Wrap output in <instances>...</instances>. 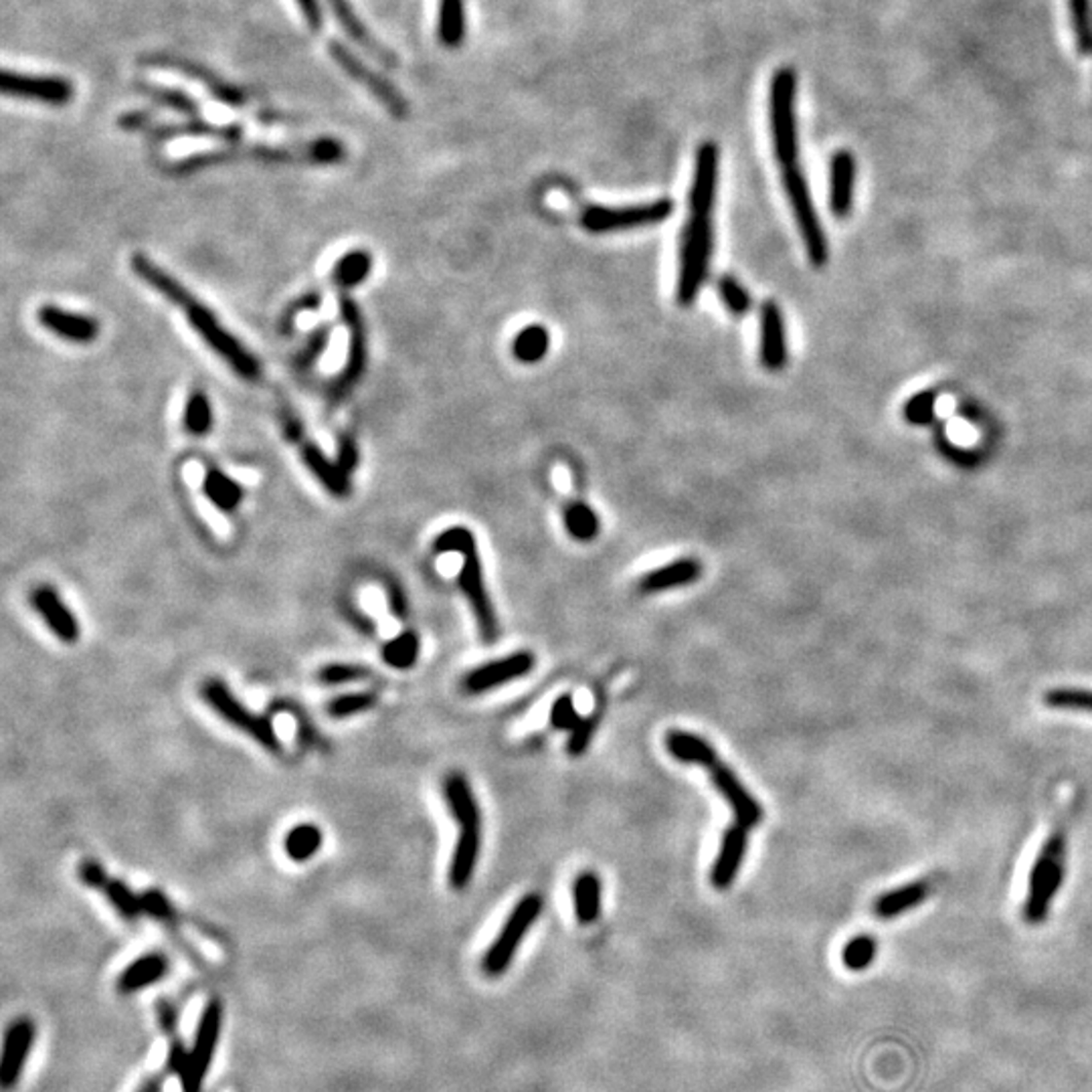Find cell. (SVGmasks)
Instances as JSON below:
<instances>
[{"label":"cell","mask_w":1092,"mask_h":1092,"mask_svg":"<svg viewBox=\"0 0 1092 1092\" xmlns=\"http://www.w3.org/2000/svg\"><path fill=\"white\" fill-rule=\"evenodd\" d=\"M134 274L146 282L150 288H154L160 296H165L169 302L175 303L184 310L190 326L196 330V334L225 361L245 380H257L261 376V364L243 347L242 342L219 322V318L205 305L198 302L192 292H188L177 278H173L169 271L158 267L148 255L136 253L130 261Z\"/></svg>","instance_id":"6da1fadb"},{"label":"cell","mask_w":1092,"mask_h":1092,"mask_svg":"<svg viewBox=\"0 0 1092 1092\" xmlns=\"http://www.w3.org/2000/svg\"><path fill=\"white\" fill-rule=\"evenodd\" d=\"M347 148L336 138H316L302 144H249V146H227L207 152H194L179 160L165 165V171L171 175L186 177L211 167L231 165L240 160H257L269 165H336L344 160Z\"/></svg>","instance_id":"7a4b0ae2"},{"label":"cell","mask_w":1092,"mask_h":1092,"mask_svg":"<svg viewBox=\"0 0 1092 1092\" xmlns=\"http://www.w3.org/2000/svg\"><path fill=\"white\" fill-rule=\"evenodd\" d=\"M1070 817H1062L1046 838L1040 849L1028 880V895L1024 901V918L1031 926L1042 924L1064 884L1066 853H1068Z\"/></svg>","instance_id":"3957f363"},{"label":"cell","mask_w":1092,"mask_h":1092,"mask_svg":"<svg viewBox=\"0 0 1092 1092\" xmlns=\"http://www.w3.org/2000/svg\"><path fill=\"white\" fill-rule=\"evenodd\" d=\"M433 550L437 554L460 552L464 556V565H462L460 579H458L460 581V589L464 591L466 599L470 602V606L474 609L482 640L487 642V644L496 642V638L500 633V625H498L496 611H494V606H492L489 595H487V589H485L482 562H480V554H478V546H476L474 535L468 529H464V526L447 529L433 541Z\"/></svg>","instance_id":"277c9868"},{"label":"cell","mask_w":1092,"mask_h":1092,"mask_svg":"<svg viewBox=\"0 0 1092 1092\" xmlns=\"http://www.w3.org/2000/svg\"><path fill=\"white\" fill-rule=\"evenodd\" d=\"M715 253V223L713 215L688 217L680 235V259H678V286L676 300L682 305L696 302L708 274Z\"/></svg>","instance_id":"5b68a950"},{"label":"cell","mask_w":1092,"mask_h":1092,"mask_svg":"<svg viewBox=\"0 0 1092 1092\" xmlns=\"http://www.w3.org/2000/svg\"><path fill=\"white\" fill-rule=\"evenodd\" d=\"M201 698L205 700V704L209 708L215 711V715L221 721H225L227 725L238 728L240 732H245L249 738H253L267 753L276 755V753L282 751V740H280L276 728L271 725V721L265 719V717L253 715L247 706H243L242 702L238 700V696L231 692V688L223 680L209 678L201 686Z\"/></svg>","instance_id":"8992f818"},{"label":"cell","mask_w":1092,"mask_h":1092,"mask_svg":"<svg viewBox=\"0 0 1092 1092\" xmlns=\"http://www.w3.org/2000/svg\"><path fill=\"white\" fill-rule=\"evenodd\" d=\"M797 73L791 67H781L775 71L769 92V120H771V138L773 150L779 165L786 169L797 165L799 144H797Z\"/></svg>","instance_id":"52a82bcc"},{"label":"cell","mask_w":1092,"mask_h":1092,"mask_svg":"<svg viewBox=\"0 0 1092 1092\" xmlns=\"http://www.w3.org/2000/svg\"><path fill=\"white\" fill-rule=\"evenodd\" d=\"M784 188L788 194L789 205L793 211V217L797 221L799 233L805 243L807 257L811 265L824 267L828 263V238L822 229L820 217L815 213V205L811 198L809 184L805 181L801 169L797 165H791L784 169Z\"/></svg>","instance_id":"ba28073f"},{"label":"cell","mask_w":1092,"mask_h":1092,"mask_svg":"<svg viewBox=\"0 0 1092 1092\" xmlns=\"http://www.w3.org/2000/svg\"><path fill=\"white\" fill-rule=\"evenodd\" d=\"M221 1028H223V1004L219 999H209L201 1014L196 1031H194L192 1048L188 1050L184 1068L179 1075L182 1092H201L203 1089V1083L215 1060V1052L221 1040Z\"/></svg>","instance_id":"9c48e42d"},{"label":"cell","mask_w":1092,"mask_h":1092,"mask_svg":"<svg viewBox=\"0 0 1092 1092\" xmlns=\"http://www.w3.org/2000/svg\"><path fill=\"white\" fill-rule=\"evenodd\" d=\"M674 213V203L669 198H658L652 203L631 205V207H587L581 215V225L589 233H615L629 231L638 227H650L664 223Z\"/></svg>","instance_id":"30bf717a"},{"label":"cell","mask_w":1092,"mask_h":1092,"mask_svg":"<svg viewBox=\"0 0 1092 1092\" xmlns=\"http://www.w3.org/2000/svg\"><path fill=\"white\" fill-rule=\"evenodd\" d=\"M543 912V899L539 895L524 897L508 916L498 939L492 943L482 961V970L487 977H500L510 968L518 947L522 945L526 933Z\"/></svg>","instance_id":"8fae6325"},{"label":"cell","mask_w":1092,"mask_h":1092,"mask_svg":"<svg viewBox=\"0 0 1092 1092\" xmlns=\"http://www.w3.org/2000/svg\"><path fill=\"white\" fill-rule=\"evenodd\" d=\"M140 63H144V67L165 69V71L181 73L188 79H194L198 85H203L211 94L213 100H217L223 106H229L233 110H245L253 102L251 94H247L242 87L221 79L217 73H213L211 69H207L205 65H201L196 61L184 60V58L173 56V53H148V56H144L140 60Z\"/></svg>","instance_id":"7c38bea8"},{"label":"cell","mask_w":1092,"mask_h":1092,"mask_svg":"<svg viewBox=\"0 0 1092 1092\" xmlns=\"http://www.w3.org/2000/svg\"><path fill=\"white\" fill-rule=\"evenodd\" d=\"M328 51H330V58L342 67V71L347 75H351L355 81H359L364 89H368L380 102V106H385V110H389V114L395 120H405L409 116L407 100L401 96V92L387 77H383L380 73L372 71L351 49H347L338 41H330L328 43Z\"/></svg>","instance_id":"4fadbf2b"},{"label":"cell","mask_w":1092,"mask_h":1092,"mask_svg":"<svg viewBox=\"0 0 1092 1092\" xmlns=\"http://www.w3.org/2000/svg\"><path fill=\"white\" fill-rule=\"evenodd\" d=\"M0 89L4 96L19 98V100H31V102H39V104L53 106V108L67 106L75 96L73 83L65 77L16 73L10 69L2 71Z\"/></svg>","instance_id":"5bb4252c"},{"label":"cell","mask_w":1092,"mask_h":1092,"mask_svg":"<svg viewBox=\"0 0 1092 1092\" xmlns=\"http://www.w3.org/2000/svg\"><path fill=\"white\" fill-rule=\"evenodd\" d=\"M340 316L349 328V359L344 364V370L338 374V378L330 387L332 401H342L355 389L366 366V328H364L363 314L359 310V303L351 300L349 296H342Z\"/></svg>","instance_id":"9a60e30c"},{"label":"cell","mask_w":1092,"mask_h":1092,"mask_svg":"<svg viewBox=\"0 0 1092 1092\" xmlns=\"http://www.w3.org/2000/svg\"><path fill=\"white\" fill-rule=\"evenodd\" d=\"M284 431H286V437L298 445L300 449V456H302L303 464L307 466V470L312 472V476L324 485L332 496L336 498H347L351 494V482H349V474L334 462H330L322 449L303 435L302 425L294 417V415H286L284 417Z\"/></svg>","instance_id":"2e32d148"},{"label":"cell","mask_w":1092,"mask_h":1092,"mask_svg":"<svg viewBox=\"0 0 1092 1092\" xmlns=\"http://www.w3.org/2000/svg\"><path fill=\"white\" fill-rule=\"evenodd\" d=\"M37 1040V1026L31 1018H16L6 1031L2 1042V1060H0V1087L2 1091H12L25 1070V1064L31 1056V1050Z\"/></svg>","instance_id":"e0dca14e"},{"label":"cell","mask_w":1092,"mask_h":1092,"mask_svg":"<svg viewBox=\"0 0 1092 1092\" xmlns=\"http://www.w3.org/2000/svg\"><path fill=\"white\" fill-rule=\"evenodd\" d=\"M144 136L152 142H169L177 138H211L219 142H238L245 136V125L238 121L217 123V121L203 120L201 116H192L184 121H165V123L152 121L144 130Z\"/></svg>","instance_id":"ac0fdd59"},{"label":"cell","mask_w":1092,"mask_h":1092,"mask_svg":"<svg viewBox=\"0 0 1092 1092\" xmlns=\"http://www.w3.org/2000/svg\"><path fill=\"white\" fill-rule=\"evenodd\" d=\"M706 771L711 773V781L715 784V788L719 789V793L730 803L736 824L751 830L763 822L765 813H763L761 803L749 793V789L740 784V779L734 775L730 767L721 761V757L715 759L706 767Z\"/></svg>","instance_id":"d6986e66"},{"label":"cell","mask_w":1092,"mask_h":1092,"mask_svg":"<svg viewBox=\"0 0 1092 1092\" xmlns=\"http://www.w3.org/2000/svg\"><path fill=\"white\" fill-rule=\"evenodd\" d=\"M719 146L715 142H704L698 148L688 201L692 215H713L715 211L719 188Z\"/></svg>","instance_id":"ffe728a7"},{"label":"cell","mask_w":1092,"mask_h":1092,"mask_svg":"<svg viewBox=\"0 0 1092 1092\" xmlns=\"http://www.w3.org/2000/svg\"><path fill=\"white\" fill-rule=\"evenodd\" d=\"M533 667L535 656L531 652H518L504 660H494L489 664L472 669L464 678V690L470 694H482L531 674Z\"/></svg>","instance_id":"44dd1931"},{"label":"cell","mask_w":1092,"mask_h":1092,"mask_svg":"<svg viewBox=\"0 0 1092 1092\" xmlns=\"http://www.w3.org/2000/svg\"><path fill=\"white\" fill-rule=\"evenodd\" d=\"M37 320L39 324L53 332L56 336L65 338L69 342H75V344H89L94 342L98 336H100V322L85 316V314H75V312H69V310H63L60 305H51V303H45L39 307L37 312Z\"/></svg>","instance_id":"7402d4cb"},{"label":"cell","mask_w":1092,"mask_h":1092,"mask_svg":"<svg viewBox=\"0 0 1092 1092\" xmlns=\"http://www.w3.org/2000/svg\"><path fill=\"white\" fill-rule=\"evenodd\" d=\"M761 344L759 357L767 370H781L788 363V334L786 318L777 302H765L759 314Z\"/></svg>","instance_id":"603a6c76"},{"label":"cell","mask_w":1092,"mask_h":1092,"mask_svg":"<svg viewBox=\"0 0 1092 1092\" xmlns=\"http://www.w3.org/2000/svg\"><path fill=\"white\" fill-rule=\"evenodd\" d=\"M31 606L51 629V633L63 644H75L81 635L79 623L73 611L63 604L60 593L53 587L41 585L31 593Z\"/></svg>","instance_id":"cb8c5ba5"},{"label":"cell","mask_w":1092,"mask_h":1092,"mask_svg":"<svg viewBox=\"0 0 1092 1092\" xmlns=\"http://www.w3.org/2000/svg\"><path fill=\"white\" fill-rule=\"evenodd\" d=\"M482 846V822L460 824V838L449 864V886L464 890L474 876Z\"/></svg>","instance_id":"d4e9b609"},{"label":"cell","mask_w":1092,"mask_h":1092,"mask_svg":"<svg viewBox=\"0 0 1092 1092\" xmlns=\"http://www.w3.org/2000/svg\"><path fill=\"white\" fill-rule=\"evenodd\" d=\"M328 4H330V8H332V12H334L338 25L347 31V35H349V37H351V39H353L363 51H366L372 60L378 61L380 65H385V67H389V69H397V65H399L397 56H395L387 45H383L378 39L372 37V33L366 29V25H364L363 21L359 19V14L353 10V6H351L349 0H328Z\"/></svg>","instance_id":"484cf974"},{"label":"cell","mask_w":1092,"mask_h":1092,"mask_svg":"<svg viewBox=\"0 0 1092 1092\" xmlns=\"http://www.w3.org/2000/svg\"><path fill=\"white\" fill-rule=\"evenodd\" d=\"M937 884H939V876L933 874L926 878L912 880L909 884H903L895 890H888L874 901V912L876 916L886 918V920L897 918L909 910L916 909L918 905H922L937 890Z\"/></svg>","instance_id":"4316f807"},{"label":"cell","mask_w":1092,"mask_h":1092,"mask_svg":"<svg viewBox=\"0 0 1092 1092\" xmlns=\"http://www.w3.org/2000/svg\"><path fill=\"white\" fill-rule=\"evenodd\" d=\"M700 577H702V562L698 558L686 556V558L671 560L664 567L644 575L640 581V591L644 595L671 591L678 587H688L696 583Z\"/></svg>","instance_id":"83f0119b"},{"label":"cell","mask_w":1092,"mask_h":1092,"mask_svg":"<svg viewBox=\"0 0 1092 1092\" xmlns=\"http://www.w3.org/2000/svg\"><path fill=\"white\" fill-rule=\"evenodd\" d=\"M747 828L740 826V824H734L730 826L725 836H723V844H721V851H719V858L713 866V872H711V882L719 888V890H725L728 888L738 870H740V864H742V858L747 853Z\"/></svg>","instance_id":"f1b7e54d"},{"label":"cell","mask_w":1092,"mask_h":1092,"mask_svg":"<svg viewBox=\"0 0 1092 1092\" xmlns=\"http://www.w3.org/2000/svg\"><path fill=\"white\" fill-rule=\"evenodd\" d=\"M856 182V158L848 150H840L832 156L830 165V207L838 219H846L853 203Z\"/></svg>","instance_id":"f546056e"},{"label":"cell","mask_w":1092,"mask_h":1092,"mask_svg":"<svg viewBox=\"0 0 1092 1092\" xmlns=\"http://www.w3.org/2000/svg\"><path fill=\"white\" fill-rule=\"evenodd\" d=\"M169 959L160 953H146L132 961L118 977V991L123 995L138 993L169 975Z\"/></svg>","instance_id":"4dcf8cb0"},{"label":"cell","mask_w":1092,"mask_h":1092,"mask_svg":"<svg viewBox=\"0 0 1092 1092\" xmlns=\"http://www.w3.org/2000/svg\"><path fill=\"white\" fill-rule=\"evenodd\" d=\"M443 795H445V803L449 807V813H451V817L458 824L482 822L480 807H478V801L474 797L472 786L468 784V779L462 773L447 775V779L443 784Z\"/></svg>","instance_id":"1f68e13d"},{"label":"cell","mask_w":1092,"mask_h":1092,"mask_svg":"<svg viewBox=\"0 0 1092 1092\" xmlns=\"http://www.w3.org/2000/svg\"><path fill=\"white\" fill-rule=\"evenodd\" d=\"M666 747L674 759H678L682 763H690V765H700L704 769L715 759H719V755L713 749V744H708L704 738H700V736H696L692 732H684V730L667 732Z\"/></svg>","instance_id":"d6a6232c"},{"label":"cell","mask_w":1092,"mask_h":1092,"mask_svg":"<svg viewBox=\"0 0 1092 1092\" xmlns=\"http://www.w3.org/2000/svg\"><path fill=\"white\" fill-rule=\"evenodd\" d=\"M134 89L150 100H154L156 104L169 108V110H175V112H181L184 116H203V106L196 102V98H192L190 94L182 92L179 87H169V85H160V83H152V81H146V79H136L134 81Z\"/></svg>","instance_id":"836d02e7"},{"label":"cell","mask_w":1092,"mask_h":1092,"mask_svg":"<svg viewBox=\"0 0 1092 1092\" xmlns=\"http://www.w3.org/2000/svg\"><path fill=\"white\" fill-rule=\"evenodd\" d=\"M575 914L581 924H593L602 916V880L593 872H583L573 888Z\"/></svg>","instance_id":"e575fe53"},{"label":"cell","mask_w":1092,"mask_h":1092,"mask_svg":"<svg viewBox=\"0 0 1092 1092\" xmlns=\"http://www.w3.org/2000/svg\"><path fill=\"white\" fill-rule=\"evenodd\" d=\"M437 37L439 41L456 49L466 37V8L464 0H441L437 16Z\"/></svg>","instance_id":"d590c367"},{"label":"cell","mask_w":1092,"mask_h":1092,"mask_svg":"<svg viewBox=\"0 0 1092 1092\" xmlns=\"http://www.w3.org/2000/svg\"><path fill=\"white\" fill-rule=\"evenodd\" d=\"M203 492L209 498V502L223 512H233L242 504L243 496H245L240 482H235L233 478H229L227 474L215 468L207 472L205 482H203Z\"/></svg>","instance_id":"8d00e7d4"},{"label":"cell","mask_w":1092,"mask_h":1092,"mask_svg":"<svg viewBox=\"0 0 1092 1092\" xmlns=\"http://www.w3.org/2000/svg\"><path fill=\"white\" fill-rule=\"evenodd\" d=\"M372 269V257L368 251L363 249H355V251H349L347 255H342L334 269H332V282L340 288V290H351V288H357L361 286L364 280L368 278Z\"/></svg>","instance_id":"74e56055"},{"label":"cell","mask_w":1092,"mask_h":1092,"mask_svg":"<svg viewBox=\"0 0 1092 1092\" xmlns=\"http://www.w3.org/2000/svg\"><path fill=\"white\" fill-rule=\"evenodd\" d=\"M324 844V834L316 824H298L284 838V851L292 862L312 860Z\"/></svg>","instance_id":"f35d334b"},{"label":"cell","mask_w":1092,"mask_h":1092,"mask_svg":"<svg viewBox=\"0 0 1092 1092\" xmlns=\"http://www.w3.org/2000/svg\"><path fill=\"white\" fill-rule=\"evenodd\" d=\"M422 652V642L415 631H403L401 635L387 642L380 650L383 662L395 669H409L415 666Z\"/></svg>","instance_id":"ab89813d"},{"label":"cell","mask_w":1092,"mask_h":1092,"mask_svg":"<svg viewBox=\"0 0 1092 1092\" xmlns=\"http://www.w3.org/2000/svg\"><path fill=\"white\" fill-rule=\"evenodd\" d=\"M550 349V336L543 326H526L512 342V355L524 364L539 363Z\"/></svg>","instance_id":"60d3db41"},{"label":"cell","mask_w":1092,"mask_h":1092,"mask_svg":"<svg viewBox=\"0 0 1092 1092\" xmlns=\"http://www.w3.org/2000/svg\"><path fill=\"white\" fill-rule=\"evenodd\" d=\"M565 529L569 531V535L575 541L591 543L599 535L602 524H599V518L593 512V508H589L583 502H573L565 510Z\"/></svg>","instance_id":"b9f144b4"},{"label":"cell","mask_w":1092,"mask_h":1092,"mask_svg":"<svg viewBox=\"0 0 1092 1092\" xmlns=\"http://www.w3.org/2000/svg\"><path fill=\"white\" fill-rule=\"evenodd\" d=\"M1068 10L1077 51L1083 58H1089L1092 56V0H1068Z\"/></svg>","instance_id":"7bdbcfd3"},{"label":"cell","mask_w":1092,"mask_h":1092,"mask_svg":"<svg viewBox=\"0 0 1092 1092\" xmlns=\"http://www.w3.org/2000/svg\"><path fill=\"white\" fill-rule=\"evenodd\" d=\"M211 427H213V409H211L209 397L203 391H192L184 407V429L190 435L203 437L211 431Z\"/></svg>","instance_id":"ee69618b"},{"label":"cell","mask_w":1092,"mask_h":1092,"mask_svg":"<svg viewBox=\"0 0 1092 1092\" xmlns=\"http://www.w3.org/2000/svg\"><path fill=\"white\" fill-rule=\"evenodd\" d=\"M376 700L378 698H376L374 692H351V694H342V696L332 698L326 704V713L334 721H344V719H351V717H357V715H363L366 711H370L376 704Z\"/></svg>","instance_id":"f6af8a7d"},{"label":"cell","mask_w":1092,"mask_h":1092,"mask_svg":"<svg viewBox=\"0 0 1092 1092\" xmlns=\"http://www.w3.org/2000/svg\"><path fill=\"white\" fill-rule=\"evenodd\" d=\"M100 893L106 895L108 903L125 920H136L144 912L142 910V901L121 880H110L108 878L106 884L100 888Z\"/></svg>","instance_id":"bcb514c9"},{"label":"cell","mask_w":1092,"mask_h":1092,"mask_svg":"<svg viewBox=\"0 0 1092 1092\" xmlns=\"http://www.w3.org/2000/svg\"><path fill=\"white\" fill-rule=\"evenodd\" d=\"M1044 702L1050 708L1079 711V713H1091L1092 715V690H1085V688H1054V690H1048L1046 696H1044Z\"/></svg>","instance_id":"7dc6e473"},{"label":"cell","mask_w":1092,"mask_h":1092,"mask_svg":"<svg viewBox=\"0 0 1092 1092\" xmlns=\"http://www.w3.org/2000/svg\"><path fill=\"white\" fill-rule=\"evenodd\" d=\"M876 951H878V943L874 937L870 935L853 937L842 953L844 966L851 971H864L874 963Z\"/></svg>","instance_id":"c3c4849f"},{"label":"cell","mask_w":1092,"mask_h":1092,"mask_svg":"<svg viewBox=\"0 0 1092 1092\" xmlns=\"http://www.w3.org/2000/svg\"><path fill=\"white\" fill-rule=\"evenodd\" d=\"M719 294H721V300L727 305L728 312L732 316H744L751 312V296L747 292V288H742L732 276H725L721 278L719 282Z\"/></svg>","instance_id":"681fc988"},{"label":"cell","mask_w":1092,"mask_h":1092,"mask_svg":"<svg viewBox=\"0 0 1092 1092\" xmlns=\"http://www.w3.org/2000/svg\"><path fill=\"white\" fill-rule=\"evenodd\" d=\"M330 334H332V328L330 326H322L318 330H314L305 342L302 351L296 355L294 359V366L298 370H307L310 366H314L316 361L324 355V351L328 349V342H330Z\"/></svg>","instance_id":"f907efd6"},{"label":"cell","mask_w":1092,"mask_h":1092,"mask_svg":"<svg viewBox=\"0 0 1092 1092\" xmlns=\"http://www.w3.org/2000/svg\"><path fill=\"white\" fill-rule=\"evenodd\" d=\"M370 671L355 664H328L318 671V682L324 686H342L351 682H363Z\"/></svg>","instance_id":"816d5d0a"},{"label":"cell","mask_w":1092,"mask_h":1092,"mask_svg":"<svg viewBox=\"0 0 1092 1092\" xmlns=\"http://www.w3.org/2000/svg\"><path fill=\"white\" fill-rule=\"evenodd\" d=\"M935 405H937V397L935 393L926 391V393H918L910 399L905 407V417L909 420L910 424L920 425L926 424L933 420L935 415Z\"/></svg>","instance_id":"f5cc1de1"},{"label":"cell","mask_w":1092,"mask_h":1092,"mask_svg":"<svg viewBox=\"0 0 1092 1092\" xmlns=\"http://www.w3.org/2000/svg\"><path fill=\"white\" fill-rule=\"evenodd\" d=\"M581 721V717L577 715V708H575V702L569 694L560 696L554 704H552V711H550V725L558 730H573L577 727V723Z\"/></svg>","instance_id":"db71d44e"},{"label":"cell","mask_w":1092,"mask_h":1092,"mask_svg":"<svg viewBox=\"0 0 1092 1092\" xmlns=\"http://www.w3.org/2000/svg\"><path fill=\"white\" fill-rule=\"evenodd\" d=\"M595 728H597L595 719H581L577 723V727L569 730V740H567L569 755H573V757L583 755L587 751L593 734H595Z\"/></svg>","instance_id":"11a10c76"},{"label":"cell","mask_w":1092,"mask_h":1092,"mask_svg":"<svg viewBox=\"0 0 1092 1092\" xmlns=\"http://www.w3.org/2000/svg\"><path fill=\"white\" fill-rule=\"evenodd\" d=\"M320 303H322V298H320V294H316V292L305 294V296H302L298 302L292 303V305L284 312V316L280 318V332H282V334H290V332L294 330V320H296V316H298L300 312H305V310H318Z\"/></svg>","instance_id":"9f6ffc18"},{"label":"cell","mask_w":1092,"mask_h":1092,"mask_svg":"<svg viewBox=\"0 0 1092 1092\" xmlns=\"http://www.w3.org/2000/svg\"><path fill=\"white\" fill-rule=\"evenodd\" d=\"M140 901H142V910L154 918L167 920L173 916V907L169 899L158 890H148L144 897H140Z\"/></svg>","instance_id":"6f0895ef"},{"label":"cell","mask_w":1092,"mask_h":1092,"mask_svg":"<svg viewBox=\"0 0 1092 1092\" xmlns=\"http://www.w3.org/2000/svg\"><path fill=\"white\" fill-rule=\"evenodd\" d=\"M338 466L351 474L359 466V445L351 435H342L338 439Z\"/></svg>","instance_id":"680465c9"},{"label":"cell","mask_w":1092,"mask_h":1092,"mask_svg":"<svg viewBox=\"0 0 1092 1092\" xmlns=\"http://www.w3.org/2000/svg\"><path fill=\"white\" fill-rule=\"evenodd\" d=\"M77 872H79V880H81L85 886L96 888V890H100V888L106 884V880H108L106 870H104L98 862H94V860H85V862H81V866H79Z\"/></svg>","instance_id":"91938a15"},{"label":"cell","mask_w":1092,"mask_h":1092,"mask_svg":"<svg viewBox=\"0 0 1092 1092\" xmlns=\"http://www.w3.org/2000/svg\"><path fill=\"white\" fill-rule=\"evenodd\" d=\"M152 116L148 112H123L120 118L116 120V123L120 125L121 130H128V132H144L150 123H152Z\"/></svg>","instance_id":"94428289"},{"label":"cell","mask_w":1092,"mask_h":1092,"mask_svg":"<svg viewBox=\"0 0 1092 1092\" xmlns=\"http://www.w3.org/2000/svg\"><path fill=\"white\" fill-rule=\"evenodd\" d=\"M300 10H302L303 21L310 29L314 31H320L322 25H324V16H322V8H320V2L318 0H296Z\"/></svg>","instance_id":"6125c7cd"},{"label":"cell","mask_w":1092,"mask_h":1092,"mask_svg":"<svg viewBox=\"0 0 1092 1092\" xmlns=\"http://www.w3.org/2000/svg\"><path fill=\"white\" fill-rule=\"evenodd\" d=\"M389 607L393 611V615L397 619H405L407 617V599H405V593L399 585H391L389 587Z\"/></svg>","instance_id":"be15d7a7"},{"label":"cell","mask_w":1092,"mask_h":1092,"mask_svg":"<svg viewBox=\"0 0 1092 1092\" xmlns=\"http://www.w3.org/2000/svg\"><path fill=\"white\" fill-rule=\"evenodd\" d=\"M136 1092H160V1081L158 1079H150Z\"/></svg>","instance_id":"e7e4bbea"}]
</instances>
